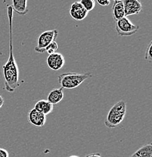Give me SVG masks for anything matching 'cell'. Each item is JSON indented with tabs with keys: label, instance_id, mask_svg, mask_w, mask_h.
I'll list each match as a JSON object with an SVG mask.
<instances>
[{
	"label": "cell",
	"instance_id": "6da1fadb",
	"mask_svg": "<svg viewBox=\"0 0 152 157\" xmlns=\"http://www.w3.org/2000/svg\"><path fill=\"white\" fill-rule=\"evenodd\" d=\"M7 15L9 26V56L6 64L2 66L3 76L5 80V89L9 92H13L20 86L19 83V69L13 54L12 42V21L13 10L11 6L7 5Z\"/></svg>",
	"mask_w": 152,
	"mask_h": 157
},
{
	"label": "cell",
	"instance_id": "7a4b0ae2",
	"mask_svg": "<svg viewBox=\"0 0 152 157\" xmlns=\"http://www.w3.org/2000/svg\"><path fill=\"white\" fill-rule=\"evenodd\" d=\"M127 113V104L124 101H120L116 103L108 111L104 125L109 128H114L118 126L123 122Z\"/></svg>",
	"mask_w": 152,
	"mask_h": 157
},
{
	"label": "cell",
	"instance_id": "3957f363",
	"mask_svg": "<svg viewBox=\"0 0 152 157\" xmlns=\"http://www.w3.org/2000/svg\"><path fill=\"white\" fill-rule=\"evenodd\" d=\"M92 75L90 73H62L58 76V82L61 88L66 89H73L80 86L85 80L91 78Z\"/></svg>",
	"mask_w": 152,
	"mask_h": 157
},
{
	"label": "cell",
	"instance_id": "277c9868",
	"mask_svg": "<svg viewBox=\"0 0 152 157\" xmlns=\"http://www.w3.org/2000/svg\"><path fill=\"white\" fill-rule=\"evenodd\" d=\"M115 28L117 33L120 36H130L135 34L138 30L139 27L135 25L130 19L124 17L115 21Z\"/></svg>",
	"mask_w": 152,
	"mask_h": 157
},
{
	"label": "cell",
	"instance_id": "5b68a950",
	"mask_svg": "<svg viewBox=\"0 0 152 157\" xmlns=\"http://www.w3.org/2000/svg\"><path fill=\"white\" fill-rule=\"evenodd\" d=\"M58 32L57 29L46 30L41 33L37 39V45L35 47V51L38 53H43V50L52 42L56 40Z\"/></svg>",
	"mask_w": 152,
	"mask_h": 157
},
{
	"label": "cell",
	"instance_id": "8992f818",
	"mask_svg": "<svg viewBox=\"0 0 152 157\" xmlns=\"http://www.w3.org/2000/svg\"><path fill=\"white\" fill-rule=\"evenodd\" d=\"M46 63L51 70L57 71L63 67L65 63V59L62 54L56 52V53L49 55Z\"/></svg>",
	"mask_w": 152,
	"mask_h": 157
},
{
	"label": "cell",
	"instance_id": "52a82bcc",
	"mask_svg": "<svg viewBox=\"0 0 152 157\" xmlns=\"http://www.w3.org/2000/svg\"><path fill=\"white\" fill-rule=\"evenodd\" d=\"M124 6L125 17L139 14L142 11V3L138 0H124L123 1Z\"/></svg>",
	"mask_w": 152,
	"mask_h": 157
},
{
	"label": "cell",
	"instance_id": "ba28073f",
	"mask_svg": "<svg viewBox=\"0 0 152 157\" xmlns=\"http://www.w3.org/2000/svg\"><path fill=\"white\" fill-rule=\"evenodd\" d=\"M27 117H28L29 122L35 127L40 128L44 126L46 121V116L37 111L34 108L30 110Z\"/></svg>",
	"mask_w": 152,
	"mask_h": 157
},
{
	"label": "cell",
	"instance_id": "9c48e42d",
	"mask_svg": "<svg viewBox=\"0 0 152 157\" xmlns=\"http://www.w3.org/2000/svg\"><path fill=\"white\" fill-rule=\"evenodd\" d=\"M88 11L83 8L80 2H75L71 5L70 9V14L73 20L76 21H83L88 15Z\"/></svg>",
	"mask_w": 152,
	"mask_h": 157
},
{
	"label": "cell",
	"instance_id": "30bf717a",
	"mask_svg": "<svg viewBox=\"0 0 152 157\" xmlns=\"http://www.w3.org/2000/svg\"><path fill=\"white\" fill-rule=\"evenodd\" d=\"M112 14L114 21H117L125 17L124 6L121 0H115L114 1L112 6Z\"/></svg>",
	"mask_w": 152,
	"mask_h": 157
},
{
	"label": "cell",
	"instance_id": "8fae6325",
	"mask_svg": "<svg viewBox=\"0 0 152 157\" xmlns=\"http://www.w3.org/2000/svg\"><path fill=\"white\" fill-rule=\"evenodd\" d=\"M64 98V91L63 88H53L52 91L49 93L47 101L52 104V105L58 104V103L61 102Z\"/></svg>",
	"mask_w": 152,
	"mask_h": 157
},
{
	"label": "cell",
	"instance_id": "7c38bea8",
	"mask_svg": "<svg viewBox=\"0 0 152 157\" xmlns=\"http://www.w3.org/2000/svg\"><path fill=\"white\" fill-rule=\"evenodd\" d=\"M11 8H12L13 11H15L19 15H25L28 11L27 1V0H13Z\"/></svg>",
	"mask_w": 152,
	"mask_h": 157
},
{
	"label": "cell",
	"instance_id": "4fadbf2b",
	"mask_svg": "<svg viewBox=\"0 0 152 157\" xmlns=\"http://www.w3.org/2000/svg\"><path fill=\"white\" fill-rule=\"evenodd\" d=\"M54 106L50 104L47 100H40L36 103L34 106V109H37L39 112L42 113L44 115H49L53 110Z\"/></svg>",
	"mask_w": 152,
	"mask_h": 157
},
{
	"label": "cell",
	"instance_id": "5bb4252c",
	"mask_svg": "<svg viewBox=\"0 0 152 157\" xmlns=\"http://www.w3.org/2000/svg\"><path fill=\"white\" fill-rule=\"evenodd\" d=\"M130 157H152V144L143 145Z\"/></svg>",
	"mask_w": 152,
	"mask_h": 157
},
{
	"label": "cell",
	"instance_id": "9a60e30c",
	"mask_svg": "<svg viewBox=\"0 0 152 157\" xmlns=\"http://www.w3.org/2000/svg\"><path fill=\"white\" fill-rule=\"evenodd\" d=\"M80 3L88 12L92 11L95 6V2L94 0H81V1H80Z\"/></svg>",
	"mask_w": 152,
	"mask_h": 157
},
{
	"label": "cell",
	"instance_id": "2e32d148",
	"mask_svg": "<svg viewBox=\"0 0 152 157\" xmlns=\"http://www.w3.org/2000/svg\"><path fill=\"white\" fill-rule=\"evenodd\" d=\"M58 43L56 42V41H54V42H52V43L49 44L46 48L44 49L43 53L47 52L49 55H52V54L54 53H56L57 51H58Z\"/></svg>",
	"mask_w": 152,
	"mask_h": 157
},
{
	"label": "cell",
	"instance_id": "e0dca14e",
	"mask_svg": "<svg viewBox=\"0 0 152 157\" xmlns=\"http://www.w3.org/2000/svg\"><path fill=\"white\" fill-rule=\"evenodd\" d=\"M151 46H152V42L151 41L148 45V48H147L146 52H145V59L146 60H148V62H151L152 61V55H151Z\"/></svg>",
	"mask_w": 152,
	"mask_h": 157
},
{
	"label": "cell",
	"instance_id": "ac0fdd59",
	"mask_svg": "<svg viewBox=\"0 0 152 157\" xmlns=\"http://www.w3.org/2000/svg\"><path fill=\"white\" fill-rule=\"evenodd\" d=\"M97 3L101 6H107L110 5V0H97Z\"/></svg>",
	"mask_w": 152,
	"mask_h": 157
},
{
	"label": "cell",
	"instance_id": "d6986e66",
	"mask_svg": "<svg viewBox=\"0 0 152 157\" xmlns=\"http://www.w3.org/2000/svg\"><path fill=\"white\" fill-rule=\"evenodd\" d=\"M0 157H9V152L3 148H0Z\"/></svg>",
	"mask_w": 152,
	"mask_h": 157
},
{
	"label": "cell",
	"instance_id": "ffe728a7",
	"mask_svg": "<svg viewBox=\"0 0 152 157\" xmlns=\"http://www.w3.org/2000/svg\"><path fill=\"white\" fill-rule=\"evenodd\" d=\"M86 157H102L100 153H91V154L87 155Z\"/></svg>",
	"mask_w": 152,
	"mask_h": 157
},
{
	"label": "cell",
	"instance_id": "44dd1931",
	"mask_svg": "<svg viewBox=\"0 0 152 157\" xmlns=\"http://www.w3.org/2000/svg\"><path fill=\"white\" fill-rule=\"evenodd\" d=\"M3 104H4V99H3L2 96L0 94V109H1L2 107Z\"/></svg>",
	"mask_w": 152,
	"mask_h": 157
},
{
	"label": "cell",
	"instance_id": "7402d4cb",
	"mask_svg": "<svg viewBox=\"0 0 152 157\" xmlns=\"http://www.w3.org/2000/svg\"><path fill=\"white\" fill-rule=\"evenodd\" d=\"M69 157H79L78 156H69Z\"/></svg>",
	"mask_w": 152,
	"mask_h": 157
}]
</instances>
